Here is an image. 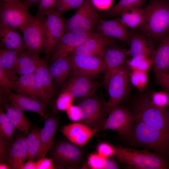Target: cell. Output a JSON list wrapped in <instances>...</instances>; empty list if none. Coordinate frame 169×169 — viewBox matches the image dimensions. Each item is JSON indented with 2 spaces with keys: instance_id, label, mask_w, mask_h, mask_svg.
Instances as JSON below:
<instances>
[{
  "instance_id": "obj_43",
  "label": "cell",
  "mask_w": 169,
  "mask_h": 169,
  "mask_svg": "<svg viewBox=\"0 0 169 169\" xmlns=\"http://www.w3.org/2000/svg\"><path fill=\"white\" fill-rule=\"evenodd\" d=\"M0 86L1 90H14L15 82L10 78L5 71L0 65Z\"/></svg>"
},
{
  "instance_id": "obj_4",
  "label": "cell",
  "mask_w": 169,
  "mask_h": 169,
  "mask_svg": "<svg viewBox=\"0 0 169 169\" xmlns=\"http://www.w3.org/2000/svg\"><path fill=\"white\" fill-rule=\"evenodd\" d=\"M131 111L135 120L139 119L169 135V110L159 109L152 105L147 95L136 98L132 103Z\"/></svg>"
},
{
  "instance_id": "obj_10",
  "label": "cell",
  "mask_w": 169,
  "mask_h": 169,
  "mask_svg": "<svg viewBox=\"0 0 169 169\" xmlns=\"http://www.w3.org/2000/svg\"><path fill=\"white\" fill-rule=\"evenodd\" d=\"M79 146L71 142L61 141L51 148L50 158L55 167L73 168L80 162L83 153Z\"/></svg>"
},
{
  "instance_id": "obj_49",
  "label": "cell",
  "mask_w": 169,
  "mask_h": 169,
  "mask_svg": "<svg viewBox=\"0 0 169 169\" xmlns=\"http://www.w3.org/2000/svg\"><path fill=\"white\" fill-rule=\"evenodd\" d=\"M157 82L161 86L169 91V79L159 74H155Z\"/></svg>"
},
{
  "instance_id": "obj_26",
  "label": "cell",
  "mask_w": 169,
  "mask_h": 169,
  "mask_svg": "<svg viewBox=\"0 0 169 169\" xmlns=\"http://www.w3.org/2000/svg\"><path fill=\"white\" fill-rule=\"evenodd\" d=\"M0 40L1 48L14 50L25 49L18 29L8 25L0 24Z\"/></svg>"
},
{
  "instance_id": "obj_8",
  "label": "cell",
  "mask_w": 169,
  "mask_h": 169,
  "mask_svg": "<svg viewBox=\"0 0 169 169\" xmlns=\"http://www.w3.org/2000/svg\"><path fill=\"white\" fill-rule=\"evenodd\" d=\"M130 72L125 61L110 79L107 88L109 95L107 102L108 112L112 108L119 105L126 97L130 82Z\"/></svg>"
},
{
  "instance_id": "obj_35",
  "label": "cell",
  "mask_w": 169,
  "mask_h": 169,
  "mask_svg": "<svg viewBox=\"0 0 169 169\" xmlns=\"http://www.w3.org/2000/svg\"><path fill=\"white\" fill-rule=\"evenodd\" d=\"M109 158L103 157L97 153H92L89 156L87 164L92 169H117V164Z\"/></svg>"
},
{
  "instance_id": "obj_11",
  "label": "cell",
  "mask_w": 169,
  "mask_h": 169,
  "mask_svg": "<svg viewBox=\"0 0 169 169\" xmlns=\"http://www.w3.org/2000/svg\"><path fill=\"white\" fill-rule=\"evenodd\" d=\"M45 19L44 16H33L21 31L25 48L35 54L39 55L44 49Z\"/></svg>"
},
{
  "instance_id": "obj_48",
  "label": "cell",
  "mask_w": 169,
  "mask_h": 169,
  "mask_svg": "<svg viewBox=\"0 0 169 169\" xmlns=\"http://www.w3.org/2000/svg\"><path fill=\"white\" fill-rule=\"evenodd\" d=\"M37 169H53L55 166L52 159L45 157L36 161Z\"/></svg>"
},
{
  "instance_id": "obj_44",
  "label": "cell",
  "mask_w": 169,
  "mask_h": 169,
  "mask_svg": "<svg viewBox=\"0 0 169 169\" xmlns=\"http://www.w3.org/2000/svg\"><path fill=\"white\" fill-rule=\"evenodd\" d=\"M11 147L5 138L0 135V163L8 164L10 151Z\"/></svg>"
},
{
  "instance_id": "obj_14",
  "label": "cell",
  "mask_w": 169,
  "mask_h": 169,
  "mask_svg": "<svg viewBox=\"0 0 169 169\" xmlns=\"http://www.w3.org/2000/svg\"><path fill=\"white\" fill-rule=\"evenodd\" d=\"M47 16L44 23V50L49 55L65 32V20L55 10Z\"/></svg>"
},
{
  "instance_id": "obj_2",
  "label": "cell",
  "mask_w": 169,
  "mask_h": 169,
  "mask_svg": "<svg viewBox=\"0 0 169 169\" xmlns=\"http://www.w3.org/2000/svg\"><path fill=\"white\" fill-rule=\"evenodd\" d=\"M128 141L132 146L150 150L162 157L169 153V135L138 119L134 121Z\"/></svg>"
},
{
  "instance_id": "obj_7",
  "label": "cell",
  "mask_w": 169,
  "mask_h": 169,
  "mask_svg": "<svg viewBox=\"0 0 169 169\" xmlns=\"http://www.w3.org/2000/svg\"><path fill=\"white\" fill-rule=\"evenodd\" d=\"M108 113L102 129L115 131L123 140L128 141L131 135L135 120L131 111L119 105L110 109Z\"/></svg>"
},
{
  "instance_id": "obj_15",
  "label": "cell",
  "mask_w": 169,
  "mask_h": 169,
  "mask_svg": "<svg viewBox=\"0 0 169 169\" xmlns=\"http://www.w3.org/2000/svg\"><path fill=\"white\" fill-rule=\"evenodd\" d=\"M109 45L103 56L104 63L103 83L107 88L109 81L129 56L128 49Z\"/></svg>"
},
{
  "instance_id": "obj_37",
  "label": "cell",
  "mask_w": 169,
  "mask_h": 169,
  "mask_svg": "<svg viewBox=\"0 0 169 169\" xmlns=\"http://www.w3.org/2000/svg\"><path fill=\"white\" fill-rule=\"evenodd\" d=\"M125 62L130 71L139 70L148 72L152 65V57L131 58Z\"/></svg>"
},
{
  "instance_id": "obj_45",
  "label": "cell",
  "mask_w": 169,
  "mask_h": 169,
  "mask_svg": "<svg viewBox=\"0 0 169 169\" xmlns=\"http://www.w3.org/2000/svg\"><path fill=\"white\" fill-rule=\"evenodd\" d=\"M97 151L98 154L105 158L113 156L115 152L114 146L105 142L99 144L97 146Z\"/></svg>"
},
{
  "instance_id": "obj_34",
  "label": "cell",
  "mask_w": 169,
  "mask_h": 169,
  "mask_svg": "<svg viewBox=\"0 0 169 169\" xmlns=\"http://www.w3.org/2000/svg\"><path fill=\"white\" fill-rule=\"evenodd\" d=\"M146 0H120L114 6L103 12L101 16L114 18L118 16L123 11L134 8L141 7Z\"/></svg>"
},
{
  "instance_id": "obj_31",
  "label": "cell",
  "mask_w": 169,
  "mask_h": 169,
  "mask_svg": "<svg viewBox=\"0 0 169 169\" xmlns=\"http://www.w3.org/2000/svg\"><path fill=\"white\" fill-rule=\"evenodd\" d=\"M119 16L120 21L127 28H139L144 23L145 13L143 8L138 7L124 11Z\"/></svg>"
},
{
  "instance_id": "obj_50",
  "label": "cell",
  "mask_w": 169,
  "mask_h": 169,
  "mask_svg": "<svg viewBox=\"0 0 169 169\" xmlns=\"http://www.w3.org/2000/svg\"><path fill=\"white\" fill-rule=\"evenodd\" d=\"M23 169H37L36 161L32 160H28L24 163Z\"/></svg>"
},
{
  "instance_id": "obj_19",
  "label": "cell",
  "mask_w": 169,
  "mask_h": 169,
  "mask_svg": "<svg viewBox=\"0 0 169 169\" xmlns=\"http://www.w3.org/2000/svg\"><path fill=\"white\" fill-rule=\"evenodd\" d=\"M99 131L80 122L65 125L61 130L69 141L79 147L85 145Z\"/></svg>"
},
{
  "instance_id": "obj_5",
  "label": "cell",
  "mask_w": 169,
  "mask_h": 169,
  "mask_svg": "<svg viewBox=\"0 0 169 169\" xmlns=\"http://www.w3.org/2000/svg\"><path fill=\"white\" fill-rule=\"evenodd\" d=\"M100 16L90 0H85L74 14L65 21V32H87L95 28Z\"/></svg>"
},
{
  "instance_id": "obj_17",
  "label": "cell",
  "mask_w": 169,
  "mask_h": 169,
  "mask_svg": "<svg viewBox=\"0 0 169 169\" xmlns=\"http://www.w3.org/2000/svg\"><path fill=\"white\" fill-rule=\"evenodd\" d=\"M115 39L95 32L71 53L77 55L99 56L103 57L105 49L110 45L113 44Z\"/></svg>"
},
{
  "instance_id": "obj_6",
  "label": "cell",
  "mask_w": 169,
  "mask_h": 169,
  "mask_svg": "<svg viewBox=\"0 0 169 169\" xmlns=\"http://www.w3.org/2000/svg\"><path fill=\"white\" fill-rule=\"evenodd\" d=\"M23 1H0V24L19 29L21 31L33 16Z\"/></svg>"
},
{
  "instance_id": "obj_24",
  "label": "cell",
  "mask_w": 169,
  "mask_h": 169,
  "mask_svg": "<svg viewBox=\"0 0 169 169\" xmlns=\"http://www.w3.org/2000/svg\"><path fill=\"white\" fill-rule=\"evenodd\" d=\"M152 57L155 74L169 72V33L159 41Z\"/></svg>"
},
{
  "instance_id": "obj_39",
  "label": "cell",
  "mask_w": 169,
  "mask_h": 169,
  "mask_svg": "<svg viewBox=\"0 0 169 169\" xmlns=\"http://www.w3.org/2000/svg\"><path fill=\"white\" fill-rule=\"evenodd\" d=\"M85 1V0H57L54 10L62 15L68 11L78 8Z\"/></svg>"
},
{
  "instance_id": "obj_25",
  "label": "cell",
  "mask_w": 169,
  "mask_h": 169,
  "mask_svg": "<svg viewBox=\"0 0 169 169\" xmlns=\"http://www.w3.org/2000/svg\"><path fill=\"white\" fill-rule=\"evenodd\" d=\"M4 107L7 116L15 128L26 135L29 134L31 124L25 115L24 111L11 102L4 103Z\"/></svg>"
},
{
  "instance_id": "obj_27",
  "label": "cell",
  "mask_w": 169,
  "mask_h": 169,
  "mask_svg": "<svg viewBox=\"0 0 169 169\" xmlns=\"http://www.w3.org/2000/svg\"><path fill=\"white\" fill-rule=\"evenodd\" d=\"M26 137L18 136L12 144L8 161L10 169H23L27 159Z\"/></svg>"
},
{
  "instance_id": "obj_12",
  "label": "cell",
  "mask_w": 169,
  "mask_h": 169,
  "mask_svg": "<svg viewBox=\"0 0 169 169\" xmlns=\"http://www.w3.org/2000/svg\"><path fill=\"white\" fill-rule=\"evenodd\" d=\"M68 56L71 63L73 74L93 79L103 73L104 63L103 57L72 54Z\"/></svg>"
},
{
  "instance_id": "obj_41",
  "label": "cell",
  "mask_w": 169,
  "mask_h": 169,
  "mask_svg": "<svg viewBox=\"0 0 169 169\" xmlns=\"http://www.w3.org/2000/svg\"><path fill=\"white\" fill-rule=\"evenodd\" d=\"M74 98L69 91L64 90L56 100V108L59 111H66L73 104Z\"/></svg>"
},
{
  "instance_id": "obj_1",
  "label": "cell",
  "mask_w": 169,
  "mask_h": 169,
  "mask_svg": "<svg viewBox=\"0 0 169 169\" xmlns=\"http://www.w3.org/2000/svg\"><path fill=\"white\" fill-rule=\"evenodd\" d=\"M143 9L144 21L139 29L151 41L159 42L169 33V0H150Z\"/></svg>"
},
{
  "instance_id": "obj_30",
  "label": "cell",
  "mask_w": 169,
  "mask_h": 169,
  "mask_svg": "<svg viewBox=\"0 0 169 169\" xmlns=\"http://www.w3.org/2000/svg\"><path fill=\"white\" fill-rule=\"evenodd\" d=\"M24 49L14 50L0 48V65L14 82L18 78L16 72L17 61L21 53Z\"/></svg>"
},
{
  "instance_id": "obj_21",
  "label": "cell",
  "mask_w": 169,
  "mask_h": 169,
  "mask_svg": "<svg viewBox=\"0 0 169 169\" xmlns=\"http://www.w3.org/2000/svg\"><path fill=\"white\" fill-rule=\"evenodd\" d=\"M1 92L10 102L16 104L23 110L35 113L46 117V104L41 100L30 96L12 92L10 90Z\"/></svg>"
},
{
  "instance_id": "obj_42",
  "label": "cell",
  "mask_w": 169,
  "mask_h": 169,
  "mask_svg": "<svg viewBox=\"0 0 169 169\" xmlns=\"http://www.w3.org/2000/svg\"><path fill=\"white\" fill-rule=\"evenodd\" d=\"M57 0H41L36 16H47L54 10Z\"/></svg>"
},
{
  "instance_id": "obj_23",
  "label": "cell",
  "mask_w": 169,
  "mask_h": 169,
  "mask_svg": "<svg viewBox=\"0 0 169 169\" xmlns=\"http://www.w3.org/2000/svg\"><path fill=\"white\" fill-rule=\"evenodd\" d=\"M45 118L44 125L41 132V146L36 160L45 157L52 146L59 123L58 120L55 118L46 116Z\"/></svg>"
},
{
  "instance_id": "obj_32",
  "label": "cell",
  "mask_w": 169,
  "mask_h": 169,
  "mask_svg": "<svg viewBox=\"0 0 169 169\" xmlns=\"http://www.w3.org/2000/svg\"><path fill=\"white\" fill-rule=\"evenodd\" d=\"M35 73L49 101L54 95L55 87L46 61L38 67Z\"/></svg>"
},
{
  "instance_id": "obj_9",
  "label": "cell",
  "mask_w": 169,
  "mask_h": 169,
  "mask_svg": "<svg viewBox=\"0 0 169 169\" xmlns=\"http://www.w3.org/2000/svg\"><path fill=\"white\" fill-rule=\"evenodd\" d=\"M78 105L82 111V122L99 130L102 128L108 113L107 103H104L92 95L84 98Z\"/></svg>"
},
{
  "instance_id": "obj_36",
  "label": "cell",
  "mask_w": 169,
  "mask_h": 169,
  "mask_svg": "<svg viewBox=\"0 0 169 169\" xmlns=\"http://www.w3.org/2000/svg\"><path fill=\"white\" fill-rule=\"evenodd\" d=\"M15 128L3 109H0V135L3 136L11 146L13 142Z\"/></svg>"
},
{
  "instance_id": "obj_20",
  "label": "cell",
  "mask_w": 169,
  "mask_h": 169,
  "mask_svg": "<svg viewBox=\"0 0 169 169\" xmlns=\"http://www.w3.org/2000/svg\"><path fill=\"white\" fill-rule=\"evenodd\" d=\"M99 85L92 79L73 73L71 79L64 90H67L74 98H84L92 95Z\"/></svg>"
},
{
  "instance_id": "obj_53",
  "label": "cell",
  "mask_w": 169,
  "mask_h": 169,
  "mask_svg": "<svg viewBox=\"0 0 169 169\" xmlns=\"http://www.w3.org/2000/svg\"><path fill=\"white\" fill-rule=\"evenodd\" d=\"M159 74L160 75L164 77L169 79V73H159L156 74Z\"/></svg>"
},
{
  "instance_id": "obj_47",
  "label": "cell",
  "mask_w": 169,
  "mask_h": 169,
  "mask_svg": "<svg viewBox=\"0 0 169 169\" xmlns=\"http://www.w3.org/2000/svg\"><path fill=\"white\" fill-rule=\"evenodd\" d=\"M90 1L97 10L104 12L112 7L114 0H90Z\"/></svg>"
},
{
  "instance_id": "obj_13",
  "label": "cell",
  "mask_w": 169,
  "mask_h": 169,
  "mask_svg": "<svg viewBox=\"0 0 169 169\" xmlns=\"http://www.w3.org/2000/svg\"><path fill=\"white\" fill-rule=\"evenodd\" d=\"M95 33L92 31L64 32L51 52L52 62L67 56Z\"/></svg>"
},
{
  "instance_id": "obj_51",
  "label": "cell",
  "mask_w": 169,
  "mask_h": 169,
  "mask_svg": "<svg viewBox=\"0 0 169 169\" xmlns=\"http://www.w3.org/2000/svg\"><path fill=\"white\" fill-rule=\"evenodd\" d=\"M41 0H23V2L29 9L32 6L40 2Z\"/></svg>"
},
{
  "instance_id": "obj_54",
  "label": "cell",
  "mask_w": 169,
  "mask_h": 169,
  "mask_svg": "<svg viewBox=\"0 0 169 169\" xmlns=\"http://www.w3.org/2000/svg\"><path fill=\"white\" fill-rule=\"evenodd\" d=\"M13 0H16V1H23L22 0H0V1H13Z\"/></svg>"
},
{
  "instance_id": "obj_22",
  "label": "cell",
  "mask_w": 169,
  "mask_h": 169,
  "mask_svg": "<svg viewBox=\"0 0 169 169\" xmlns=\"http://www.w3.org/2000/svg\"><path fill=\"white\" fill-rule=\"evenodd\" d=\"M128 49L131 58L152 57L155 50L151 41L143 34L131 32Z\"/></svg>"
},
{
  "instance_id": "obj_33",
  "label": "cell",
  "mask_w": 169,
  "mask_h": 169,
  "mask_svg": "<svg viewBox=\"0 0 169 169\" xmlns=\"http://www.w3.org/2000/svg\"><path fill=\"white\" fill-rule=\"evenodd\" d=\"M41 129L33 128L25 139V144L28 160L34 161L39 151L41 143Z\"/></svg>"
},
{
  "instance_id": "obj_3",
  "label": "cell",
  "mask_w": 169,
  "mask_h": 169,
  "mask_svg": "<svg viewBox=\"0 0 169 169\" xmlns=\"http://www.w3.org/2000/svg\"><path fill=\"white\" fill-rule=\"evenodd\" d=\"M114 156L130 168L139 169L169 168L168 162L162 157L148 150H138L114 146Z\"/></svg>"
},
{
  "instance_id": "obj_46",
  "label": "cell",
  "mask_w": 169,
  "mask_h": 169,
  "mask_svg": "<svg viewBox=\"0 0 169 169\" xmlns=\"http://www.w3.org/2000/svg\"><path fill=\"white\" fill-rule=\"evenodd\" d=\"M69 119L74 122H80L82 118L81 110L77 105L73 104L66 111Z\"/></svg>"
},
{
  "instance_id": "obj_52",
  "label": "cell",
  "mask_w": 169,
  "mask_h": 169,
  "mask_svg": "<svg viewBox=\"0 0 169 169\" xmlns=\"http://www.w3.org/2000/svg\"><path fill=\"white\" fill-rule=\"evenodd\" d=\"M0 169H10V168L8 164L5 163H0Z\"/></svg>"
},
{
  "instance_id": "obj_28",
  "label": "cell",
  "mask_w": 169,
  "mask_h": 169,
  "mask_svg": "<svg viewBox=\"0 0 169 169\" xmlns=\"http://www.w3.org/2000/svg\"><path fill=\"white\" fill-rule=\"evenodd\" d=\"M45 61L39 55L31 53L25 49L20 54L16 67L17 74L20 75L35 73L38 67Z\"/></svg>"
},
{
  "instance_id": "obj_16",
  "label": "cell",
  "mask_w": 169,
  "mask_h": 169,
  "mask_svg": "<svg viewBox=\"0 0 169 169\" xmlns=\"http://www.w3.org/2000/svg\"><path fill=\"white\" fill-rule=\"evenodd\" d=\"M17 93L37 98L46 104L49 101L35 73L20 75L15 81Z\"/></svg>"
},
{
  "instance_id": "obj_40",
  "label": "cell",
  "mask_w": 169,
  "mask_h": 169,
  "mask_svg": "<svg viewBox=\"0 0 169 169\" xmlns=\"http://www.w3.org/2000/svg\"><path fill=\"white\" fill-rule=\"evenodd\" d=\"M148 78L147 71H130V82L139 90H142L146 86L147 83Z\"/></svg>"
},
{
  "instance_id": "obj_38",
  "label": "cell",
  "mask_w": 169,
  "mask_h": 169,
  "mask_svg": "<svg viewBox=\"0 0 169 169\" xmlns=\"http://www.w3.org/2000/svg\"><path fill=\"white\" fill-rule=\"evenodd\" d=\"M147 96L151 103L159 109H166L169 106V95L165 91H155Z\"/></svg>"
},
{
  "instance_id": "obj_29",
  "label": "cell",
  "mask_w": 169,
  "mask_h": 169,
  "mask_svg": "<svg viewBox=\"0 0 169 169\" xmlns=\"http://www.w3.org/2000/svg\"><path fill=\"white\" fill-rule=\"evenodd\" d=\"M48 68L55 84L59 86L65 83L72 70L71 63L68 55L54 61Z\"/></svg>"
},
{
  "instance_id": "obj_18",
  "label": "cell",
  "mask_w": 169,
  "mask_h": 169,
  "mask_svg": "<svg viewBox=\"0 0 169 169\" xmlns=\"http://www.w3.org/2000/svg\"><path fill=\"white\" fill-rule=\"evenodd\" d=\"M95 28L96 33L114 39H117L129 44L131 32L119 18L111 20L99 19Z\"/></svg>"
}]
</instances>
